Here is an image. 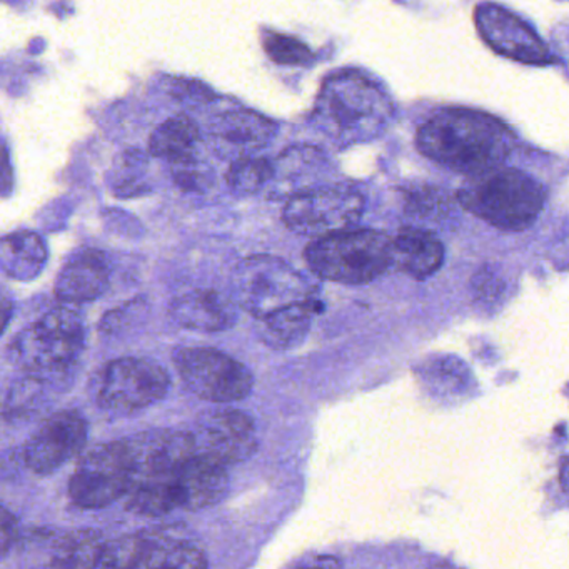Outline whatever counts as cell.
<instances>
[{
	"label": "cell",
	"instance_id": "1f68e13d",
	"mask_svg": "<svg viewBox=\"0 0 569 569\" xmlns=\"http://www.w3.org/2000/svg\"><path fill=\"white\" fill-rule=\"evenodd\" d=\"M506 291V281L502 279L501 274L495 271L492 268H485L475 276L472 279V292H475V298L478 299L479 302H489L498 301V299L502 298V292Z\"/></svg>",
	"mask_w": 569,
	"mask_h": 569
},
{
	"label": "cell",
	"instance_id": "5bb4252c",
	"mask_svg": "<svg viewBox=\"0 0 569 569\" xmlns=\"http://www.w3.org/2000/svg\"><path fill=\"white\" fill-rule=\"evenodd\" d=\"M475 21L486 44L498 54L525 64H548L549 52L541 39L508 9L496 4L479 6Z\"/></svg>",
	"mask_w": 569,
	"mask_h": 569
},
{
	"label": "cell",
	"instance_id": "3957f363",
	"mask_svg": "<svg viewBox=\"0 0 569 569\" xmlns=\"http://www.w3.org/2000/svg\"><path fill=\"white\" fill-rule=\"evenodd\" d=\"M458 201L466 211L499 231L521 232L541 216L546 191L526 172L499 166L472 176L471 181L459 189Z\"/></svg>",
	"mask_w": 569,
	"mask_h": 569
},
{
	"label": "cell",
	"instance_id": "d590c367",
	"mask_svg": "<svg viewBox=\"0 0 569 569\" xmlns=\"http://www.w3.org/2000/svg\"><path fill=\"white\" fill-rule=\"evenodd\" d=\"M12 316H14V301L11 295L0 286V336L4 335L8 326L11 325Z\"/></svg>",
	"mask_w": 569,
	"mask_h": 569
},
{
	"label": "cell",
	"instance_id": "4316f807",
	"mask_svg": "<svg viewBox=\"0 0 569 569\" xmlns=\"http://www.w3.org/2000/svg\"><path fill=\"white\" fill-rule=\"evenodd\" d=\"M272 124L252 112H229L221 119V136L234 144H261L272 134Z\"/></svg>",
	"mask_w": 569,
	"mask_h": 569
},
{
	"label": "cell",
	"instance_id": "7a4b0ae2",
	"mask_svg": "<svg viewBox=\"0 0 569 569\" xmlns=\"http://www.w3.org/2000/svg\"><path fill=\"white\" fill-rule=\"evenodd\" d=\"M84 342L82 316L69 306H58L22 329L12 339L8 355L28 376L56 386L71 378Z\"/></svg>",
	"mask_w": 569,
	"mask_h": 569
},
{
	"label": "cell",
	"instance_id": "f546056e",
	"mask_svg": "<svg viewBox=\"0 0 569 569\" xmlns=\"http://www.w3.org/2000/svg\"><path fill=\"white\" fill-rule=\"evenodd\" d=\"M262 48L272 62L279 66H308L315 61V54L305 42L291 36L266 32Z\"/></svg>",
	"mask_w": 569,
	"mask_h": 569
},
{
	"label": "cell",
	"instance_id": "7c38bea8",
	"mask_svg": "<svg viewBox=\"0 0 569 569\" xmlns=\"http://www.w3.org/2000/svg\"><path fill=\"white\" fill-rule=\"evenodd\" d=\"M191 435L196 451L212 456L226 466L248 461L259 448L254 421L236 409L208 412Z\"/></svg>",
	"mask_w": 569,
	"mask_h": 569
},
{
	"label": "cell",
	"instance_id": "ffe728a7",
	"mask_svg": "<svg viewBox=\"0 0 569 569\" xmlns=\"http://www.w3.org/2000/svg\"><path fill=\"white\" fill-rule=\"evenodd\" d=\"M48 261V244L38 232H12L0 239V271L16 281L38 278Z\"/></svg>",
	"mask_w": 569,
	"mask_h": 569
},
{
	"label": "cell",
	"instance_id": "603a6c76",
	"mask_svg": "<svg viewBox=\"0 0 569 569\" xmlns=\"http://www.w3.org/2000/svg\"><path fill=\"white\" fill-rule=\"evenodd\" d=\"M199 128L189 116H176L162 122L149 139V152L154 158L176 162L194 156Z\"/></svg>",
	"mask_w": 569,
	"mask_h": 569
},
{
	"label": "cell",
	"instance_id": "30bf717a",
	"mask_svg": "<svg viewBox=\"0 0 569 569\" xmlns=\"http://www.w3.org/2000/svg\"><path fill=\"white\" fill-rule=\"evenodd\" d=\"M362 211L365 199L355 189L319 188L292 196L282 211V221L296 234L322 238L351 229Z\"/></svg>",
	"mask_w": 569,
	"mask_h": 569
},
{
	"label": "cell",
	"instance_id": "4fadbf2b",
	"mask_svg": "<svg viewBox=\"0 0 569 569\" xmlns=\"http://www.w3.org/2000/svg\"><path fill=\"white\" fill-rule=\"evenodd\" d=\"M132 466V482L142 479H172L182 462L194 455L191 432L154 429L124 439Z\"/></svg>",
	"mask_w": 569,
	"mask_h": 569
},
{
	"label": "cell",
	"instance_id": "8fae6325",
	"mask_svg": "<svg viewBox=\"0 0 569 569\" xmlns=\"http://www.w3.org/2000/svg\"><path fill=\"white\" fill-rule=\"evenodd\" d=\"M88 435V422L79 412L52 415L22 448L26 468L39 476L52 475L86 448Z\"/></svg>",
	"mask_w": 569,
	"mask_h": 569
},
{
	"label": "cell",
	"instance_id": "2e32d148",
	"mask_svg": "<svg viewBox=\"0 0 569 569\" xmlns=\"http://www.w3.org/2000/svg\"><path fill=\"white\" fill-rule=\"evenodd\" d=\"M111 268L108 256L98 249L74 252L59 272L56 296L62 302L81 305L101 298L109 288Z\"/></svg>",
	"mask_w": 569,
	"mask_h": 569
},
{
	"label": "cell",
	"instance_id": "ba28073f",
	"mask_svg": "<svg viewBox=\"0 0 569 569\" xmlns=\"http://www.w3.org/2000/svg\"><path fill=\"white\" fill-rule=\"evenodd\" d=\"M174 365L186 388L209 402L241 401L254 388V376L242 362L212 348H181Z\"/></svg>",
	"mask_w": 569,
	"mask_h": 569
},
{
	"label": "cell",
	"instance_id": "7402d4cb",
	"mask_svg": "<svg viewBox=\"0 0 569 569\" xmlns=\"http://www.w3.org/2000/svg\"><path fill=\"white\" fill-rule=\"evenodd\" d=\"M418 372L426 388L439 398L461 399L475 392V378L468 366L455 356L429 359Z\"/></svg>",
	"mask_w": 569,
	"mask_h": 569
},
{
	"label": "cell",
	"instance_id": "e575fe53",
	"mask_svg": "<svg viewBox=\"0 0 569 569\" xmlns=\"http://www.w3.org/2000/svg\"><path fill=\"white\" fill-rule=\"evenodd\" d=\"M18 518L8 508L0 505V559H4L18 541Z\"/></svg>",
	"mask_w": 569,
	"mask_h": 569
},
{
	"label": "cell",
	"instance_id": "44dd1931",
	"mask_svg": "<svg viewBox=\"0 0 569 569\" xmlns=\"http://www.w3.org/2000/svg\"><path fill=\"white\" fill-rule=\"evenodd\" d=\"M315 312V299L278 309V311L258 319L259 338L276 351H289V349L298 348L308 338Z\"/></svg>",
	"mask_w": 569,
	"mask_h": 569
},
{
	"label": "cell",
	"instance_id": "52a82bcc",
	"mask_svg": "<svg viewBox=\"0 0 569 569\" xmlns=\"http://www.w3.org/2000/svg\"><path fill=\"white\" fill-rule=\"evenodd\" d=\"M91 388L94 401L104 411L128 416L162 401L171 388V378L151 359L119 358L102 366Z\"/></svg>",
	"mask_w": 569,
	"mask_h": 569
},
{
	"label": "cell",
	"instance_id": "8992f818",
	"mask_svg": "<svg viewBox=\"0 0 569 569\" xmlns=\"http://www.w3.org/2000/svg\"><path fill=\"white\" fill-rule=\"evenodd\" d=\"M232 288L236 305L256 319L312 299L311 288L301 272L274 256L244 259L232 276Z\"/></svg>",
	"mask_w": 569,
	"mask_h": 569
},
{
	"label": "cell",
	"instance_id": "5b68a950",
	"mask_svg": "<svg viewBox=\"0 0 569 569\" xmlns=\"http://www.w3.org/2000/svg\"><path fill=\"white\" fill-rule=\"evenodd\" d=\"M319 122L338 138L376 134L389 116L378 86L356 72H341L326 81L318 101Z\"/></svg>",
	"mask_w": 569,
	"mask_h": 569
},
{
	"label": "cell",
	"instance_id": "d6986e66",
	"mask_svg": "<svg viewBox=\"0 0 569 569\" xmlns=\"http://www.w3.org/2000/svg\"><path fill=\"white\" fill-rule=\"evenodd\" d=\"M38 541L48 549L49 568H96L104 539L94 529H74L69 532L39 531Z\"/></svg>",
	"mask_w": 569,
	"mask_h": 569
},
{
	"label": "cell",
	"instance_id": "9a60e30c",
	"mask_svg": "<svg viewBox=\"0 0 569 569\" xmlns=\"http://www.w3.org/2000/svg\"><path fill=\"white\" fill-rule=\"evenodd\" d=\"M179 508L201 511L221 502L228 495L229 475L224 462L196 451L176 472Z\"/></svg>",
	"mask_w": 569,
	"mask_h": 569
},
{
	"label": "cell",
	"instance_id": "cb8c5ba5",
	"mask_svg": "<svg viewBox=\"0 0 569 569\" xmlns=\"http://www.w3.org/2000/svg\"><path fill=\"white\" fill-rule=\"evenodd\" d=\"M176 478V476H174ZM172 479L134 481L126 492V509L132 515L158 518L179 508L178 489Z\"/></svg>",
	"mask_w": 569,
	"mask_h": 569
},
{
	"label": "cell",
	"instance_id": "ac0fdd59",
	"mask_svg": "<svg viewBox=\"0 0 569 569\" xmlns=\"http://www.w3.org/2000/svg\"><path fill=\"white\" fill-rule=\"evenodd\" d=\"M391 266L419 281L439 271L446 256L442 242L432 232L418 228L399 231L395 241H391Z\"/></svg>",
	"mask_w": 569,
	"mask_h": 569
},
{
	"label": "cell",
	"instance_id": "9c48e42d",
	"mask_svg": "<svg viewBox=\"0 0 569 569\" xmlns=\"http://www.w3.org/2000/svg\"><path fill=\"white\" fill-rule=\"evenodd\" d=\"M132 466L124 439L102 442L82 456L69 481V498L82 509H101L126 496Z\"/></svg>",
	"mask_w": 569,
	"mask_h": 569
},
{
	"label": "cell",
	"instance_id": "8d00e7d4",
	"mask_svg": "<svg viewBox=\"0 0 569 569\" xmlns=\"http://www.w3.org/2000/svg\"><path fill=\"white\" fill-rule=\"evenodd\" d=\"M12 191V169L9 164V156L4 149H0V196H9Z\"/></svg>",
	"mask_w": 569,
	"mask_h": 569
},
{
	"label": "cell",
	"instance_id": "d4e9b609",
	"mask_svg": "<svg viewBox=\"0 0 569 569\" xmlns=\"http://www.w3.org/2000/svg\"><path fill=\"white\" fill-rule=\"evenodd\" d=\"M156 532H134L104 542L96 568H149Z\"/></svg>",
	"mask_w": 569,
	"mask_h": 569
},
{
	"label": "cell",
	"instance_id": "277c9868",
	"mask_svg": "<svg viewBox=\"0 0 569 569\" xmlns=\"http://www.w3.org/2000/svg\"><path fill=\"white\" fill-rule=\"evenodd\" d=\"M305 256L309 269L326 281L369 284L391 268V239L372 229H345L316 238Z\"/></svg>",
	"mask_w": 569,
	"mask_h": 569
},
{
	"label": "cell",
	"instance_id": "d6a6232c",
	"mask_svg": "<svg viewBox=\"0 0 569 569\" xmlns=\"http://www.w3.org/2000/svg\"><path fill=\"white\" fill-rule=\"evenodd\" d=\"M171 164L176 184L184 191H202L208 184V176L199 168L194 156L171 162Z\"/></svg>",
	"mask_w": 569,
	"mask_h": 569
},
{
	"label": "cell",
	"instance_id": "6da1fadb",
	"mask_svg": "<svg viewBox=\"0 0 569 569\" xmlns=\"http://www.w3.org/2000/svg\"><path fill=\"white\" fill-rule=\"evenodd\" d=\"M416 144L431 161L472 178L499 168L511 154L515 138L486 112L448 108L419 128Z\"/></svg>",
	"mask_w": 569,
	"mask_h": 569
},
{
	"label": "cell",
	"instance_id": "e0dca14e",
	"mask_svg": "<svg viewBox=\"0 0 569 569\" xmlns=\"http://www.w3.org/2000/svg\"><path fill=\"white\" fill-rule=\"evenodd\" d=\"M169 315L179 326L192 331H228L238 321L234 302L212 289H196L178 296Z\"/></svg>",
	"mask_w": 569,
	"mask_h": 569
},
{
	"label": "cell",
	"instance_id": "83f0119b",
	"mask_svg": "<svg viewBox=\"0 0 569 569\" xmlns=\"http://www.w3.org/2000/svg\"><path fill=\"white\" fill-rule=\"evenodd\" d=\"M46 382L34 376H28L16 382L6 401V418L9 421H26L38 415L44 405Z\"/></svg>",
	"mask_w": 569,
	"mask_h": 569
},
{
	"label": "cell",
	"instance_id": "74e56055",
	"mask_svg": "<svg viewBox=\"0 0 569 569\" xmlns=\"http://www.w3.org/2000/svg\"><path fill=\"white\" fill-rule=\"evenodd\" d=\"M566 459H562V465H561V481H562V488H566Z\"/></svg>",
	"mask_w": 569,
	"mask_h": 569
},
{
	"label": "cell",
	"instance_id": "4dcf8cb0",
	"mask_svg": "<svg viewBox=\"0 0 569 569\" xmlns=\"http://www.w3.org/2000/svg\"><path fill=\"white\" fill-rule=\"evenodd\" d=\"M449 204L438 191H419L408 198V212L418 219H442L448 214Z\"/></svg>",
	"mask_w": 569,
	"mask_h": 569
},
{
	"label": "cell",
	"instance_id": "836d02e7",
	"mask_svg": "<svg viewBox=\"0 0 569 569\" xmlns=\"http://www.w3.org/2000/svg\"><path fill=\"white\" fill-rule=\"evenodd\" d=\"M142 308H144V302L138 299V301H131L129 305L108 312L101 321L102 335H118V332L122 331V328L128 326L131 319H136V316L141 315Z\"/></svg>",
	"mask_w": 569,
	"mask_h": 569
},
{
	"label": "cell",
	"instance_id": "f1b7e54d",
	"mask_svg": "<svg viewBox=\"0 0 569 569\" xmlns=\"http://www.w3.org/2000/svg\"><path fill=\"white\" fill-rule=\"evenodd\" d=\"M272 178V166L266 159H239L228 172V184L238 194H254Z\"/></svg>",
	"mask_w": 569,
	"mask_h": 569
},
{
	"label": "cell",
	"instance_id": "484cf974",
	"mask_svg": "<svg viewBox=\"0 0 569 569\" xmlns=\"http://www.w3.org/2000/svg\"><path fill=\"white\" fill-rule=\"evenodd\" d=\"M208 566L204 552L184 539L169 538L158 532L152 568L201 569Z\"/></svg>",
	"mask_w": 569,
	"mask_h": 569
}]
</instances>
